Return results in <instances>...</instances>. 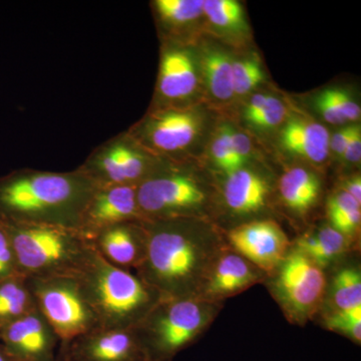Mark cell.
<instances>
[{"instance_id": "cell-1", "label": "cell", "mask_w": 361, "mask_h": 361, "mask_svg": "<svg viewBox=\"0 0 361 361\" xmlns=\"http://www.w3.org/2000/svg\"><path fill=\"white\" fill-rule=\"evenodd\" d=\"M146 253L137 276L161 300L200 296L219 253V245L192 218L142 221Z\"/></svg>"}, {"instance_id": "cell-2", "label": "cell", "mask_w": 361, "mask_h": 361, "mask_svg": "<svg viewBox=\"0 0 361 361\" xmlns=\"http://www.w3.org/2000/svg\"><path fill=\"white\" fill-rule=\"evenodd\" d=\"M97 185L77 168L68 172L20 169L0 177V218L80 230Z\"/></svg>"}, {"instance_id": "cell-3", "label": "cell", "mask_w": 361, "mask_h": 361, "mask_svg": "<svg viewBox=\"0 0 361 361\" xmlns=\"http://www.w3.org/2000/svg\"><path fill=\"white\" fill-rule=\"evenodd\" d=\"M75 275L99 329H135L161 300L158 292L141 278L111 264L92 244Z\"/></svg>"}, {"instance_id": "cell-4", "label": "cell", "mask_w": 361, "mask_h": 361, "mask_svg": "<svg viewBox=\"0 0 361 361\" xmlns=\"http://www.w3.org/2000/svg\"><path fill=\"white\" fill-rule=\"evenodd\" d=\"M1 220L13 245L18 274L25 278L75 274L92 248L78 230Z\"/></svg>"}, {"instance_id": "cell-5", "label": "cell", "mask_w": 361, "mask_h": 361, "mask_svg": "<svg viewBox=\"0 0 361 361\" xmlns=\"http://www.w3.org/2000/svg\"><path fill=\"white\" fill-rule=\"evenodd\" d=\"M215 310L200 296L161 300L135 327L148 360L172 361L203 334Z\"/></svg>"}, {"instance_id": "cell-6", "label": "cell", "mask_w": 361, "mask_h": 361, "mask_svg": "<svg viewBox=\"0 0 361 361\" xmlns=\"http://www.w3.org/2000/svg\"><path fill=\"white\" fill-rule=\"evenodd\" d=\"M25 281L37 310L56 332L59 344L99 329L75 274L25 278Z\"/></svg>"}, {"instance_id": "cell-7", "label": "cell", "mask_w": 361, "mask_h": 361, "mask_svg": "<svg viewBox=\"0 0 361 361\" xmlns=\"http://www.w3.org/2000/svg\"><path fill=\"white\" fill-rule=\"evenodd\" d=\"M199 180L161 161V165L137 187V201L142 221L192 218L206 201Z\"/></svg>"}, {"instance_id": "cell-8", "label": "cell", "mask_w": 361, "mask_h": 361, "mask_svg": "<svg viewBox=\"0 0 361 361\" xmlns=\"http://www.w3.org/2000/svg\"><path fill=\"white\" fill-rule=\"evenodd\" d=\"M163 160L123 132L97 147L78 169L97 187H137Z\"/></svg>"}, {"instance_id": "cell-9", "label": "cell", "mask_w": 361, "mask_h": 361, "mask_svg": "<svg viewBox=\"0 0 361 361\" xmlns=\"http://www.w3.org/2000/svg\"><path fill=\"white\" fill-rule=\"evenodd\" d=\"M274 287L286 314L301 323L319 310L326 289V276L322 267L295 249L278 266Z\"/></svg>"}, {"instance_id": "cell-10", "label": "cell", "mask_w": 361, "mask_h": 361, "mask_svg": "<svg viewBox=\"0 0 361 361\" xmlns=\"http://www.w3.org/2000/svg\"><path fill=\"white\" fill-rule=\"evenodd\" d=\"M201 128V116L188 106L151 110L128 133L149 153L165 160L189 149Z\"/></svg>"}, {"instance_id": "cell-11", "label": "cell", "mask_w": 361, "mask_h": 361, "mask_svg": "<svg viewBox=\"0 0 361 361\" xmlns=\"http://www.w3.org/2000/svg\"><path fill=\"white\" fill-rule=\"evenodd\" d=\"M56 355L68 361H149L135 329H97L59 344Z\"/></svg>"}, {"instance_id": "cell-12", "label": "cell", "mask_w": 361, "mask_h": 361, "mask_svg": "<svg viewBox=\"0 0 361 361\" xmlns=\"http://www.w3.org/2000/svg\"><path fill=\"white\" fill-rule=\"evenodd\" d=\"M198 73L193 54L184 44L164 42L152 110L183 108L198 87Z\"/></svg>"}, {"instance_id": "cell-13", "label": "cell", "mask_w": 361, "mask_h": 361, "mask_svg": "<svg viewBox=\"0 0 361 361\" xmlns=\"http://www.w3.org/2000/svg\"><path fill=\"white\" fill-rule=\"evenodd\" d=\"M235 252L260 271L274 270L287 256L289 242L272 220L253 221L234 228L228 235Z\"/></svg>"}, {"instance_id": "cell-14", "label": "cell", "mask_w": 361, "mask_h": 361, "mask_svg": "<svg viewBox=\"0 0 361 361\" xmlns=\"http://www.w3.org/2000/svg\"><path fill=\"white\" fill-rule=\"evenodd\" d=\"M0 343L14 361H56L59 339L37 308L0 329Z\"/></svg>"}, {"instance_id": "cell-15", "label": "cell", "mask_w": 361, "mask_h": 361, "mask_svg": "<svg viewBox=\"0 0 361 361\" xmlns=\"http://www.w3.org/2000/svg\"><path fill=\"white\" fill-rule=\"evenodd\" d=\"M141 220L137 187H97L85 208L78 231L90 242L106 228Z\"/></svg>"}, {"instance_id": "cell-16", "label": "cell", "mask_w": 361, "mask_h": 361, "mask_svg": "<svg viewBox=\"0 0 361 361\" xmlns=\"http://www.w3.org/2000/svg\"><path fill=\"white\" fill-rule=\"evenodd\" d=\"M92 244L111 264L137 269L146 253V230L142 221H130L97 233Z\"/></svg>"}, {"instance_id": "cell-17", "label": "cell", "mask_w": 361, "mask_h": 361, "mask_svg": "<svg viewBox=\"0 0 361 361\" xmlns=\"http://www.w3.org/2000/svg\"><path fill=\"white\" fill-rule=\"evenodd\" d=\"M260 270L236 252L218 256L200 297L215 301L245 290L258 281Z\"/></svg>"}, {"instance_id": "cell-18", "label": "cell", "mask_w": 361, "mask_h": 361, "mask_svg": "<svg viewBox=\"0 0 361 361\" xmlns=\"http://www.w3.org/2000/svg\"><path fill=\"white\" fill-rule=\"evenodd\" d=\"M329 141V133L324 126L304 118H291L281 133L285 149L312 163L326 160Z\"/></svg>"}, {"instance_id": "cell-19", "label": "cell", "mask_w": 361, "mask_h": 361, "mask_svg": "<svg viewBox=\"0 0 361 361\" xmlns=\"http://www.w3.org/2000/svg\"><path fill=\"white\" fill-rule=\"evenodd\" d=\"M269 186L264 178L248 169L228 175L224 187L226 205L233 212H257L265 206Z\"/></svg>"}, {"instance_id": "cell-20", "label": "cell", "mask_w": 361, "mask_h": 361, "mask_svg": "<svg viewBox=\"0 0 361 361\" xmlns=\"http://www.w3.org/2000/svg\"><path fill=\"white\" fill-rule=\"evenodd\" d=\"M152 6L161 30L168 35L164 42L179 44L185 30L203 16L204 0H155Z\"/></svg>"}, {"instance_id": "cell-21", "label": "cell", "mask_w": 361, "mask_h": 361, "mask_svg": "<svg viewBox=\"0 0 361 361\" xmlns=\"http://www.w3.org/2000/svg\"><path fill=\"white\" fill-rule=\"evenodd\" d=\"M280 195L285 205L294 212H308L319 198L320 180L310 171L293 168L280 179Z\"/></svg>"}, {"instance_id": "cell-22", "label": "cell", "mask_w": 361, "mask_h": 361, "mask_svg": "<svg viewBox=\"0 0 361 361\" xmlns=\"http://www.w3.org/2000/svg\"><path fill=\"white\" fill-rule=\"evenodd\" d=\"M35 310L25 277L16 275L0 281V329Z\"/></svg>"}, {"instance_id": "cell-23", "label": "cell", "mask_w": 361, "mask_h": 361, "mask_svg": "<svg viewBox=\"0 0 361 361\" xmlns=\"http://www.w3.org/2000/svg\"><path fill=\"white\" fill-rule=\"evenodd\" d=\"M346 247V237L329 225L316 233L300 237L297 241L296 250L308 256L316 264L323 268L341 256Z\"/></svg>"}, {"instance_id": "cell-24", "label": "cell", "mask_w": 361, "mask_h": 361, "mask_svg": "<svg viewBox=\"0 0 361 361\" xmlns=\"http://www.w3.org/2000/svg\"><path fill=\"white\" fill-rule=\"evenodd\" d=\"M201 68L211 94L219 101L227 102L234 97L233 61L225 52L209 49L201 59Z\"/></svg>"}, {"instance_id": "cell-25", "label": "cell", "mask_w": 361, "mask_h": 361, "mask_svg": "<svg viewBox=\"0 0 361 361\" xmlns=\"http://www.w3.org/2000/svg\"><path fill=\"white\" fill-rule=\"evenodd\" d=\"M360 207L350 195L344 191L330 197L327 203L330 226L346 238L355 234L361 222Z\"/></svg>"}, {"instance_id": "cell-26", "label": "cell", "mask_w": 361, "mask_h": 361, "mask_svg": "<svg viewBox=\"0 0 361 361\" xmlns=\"http://www.w3.org/2000/svg\"><path fill=\"white\" fill-rule=\"evenodd\" d=\"M334 311L361 310V274L355 267L338 271L334 278L331 288Z\"/></svg>"}, {"instance_id": "cell-27", "label": "cell", "mask_w": 361, "mask_h": 361, "mask_svg": "<svg viewBox=\"0 0 361 361\" xmlns=\"http://www.w3.org/2000/svg\"><path fill=\"white\" fill-rule=\"evenodd\" d=\"M203 14L222 30L239 32L246 28L243 7L236 0H204Z\"/></svg>"}, {"instance_id": "cell-28", "label": "cell", "mask_w": 361, "mask_h": 361, "mask_svg": "<svg viewBox=\"0 0 361 361\" xmlns=\"http://www.w3.org/2000/svg\"><path fill=\"white\" fill-rule=\"evenodd\" d=\"M263 71L255 59L233 61L234 96H245L262 82Z\"/></svg>"}, {"instance_id": "cell-29", "label": "cell", "mask_w": 361, "mask_h": 361, "mask_svg": "<svg viewBox=\"0 0 361 361\" xmlns=\"http://www.w3.org/2000/svg\"><path fill=\"white\" fill-rule=\"evenodd\" d=\"M231 130L232 128L230 126L226 125L220 127L215 135L212 146H211V154H212L214 163L221 170L224 171L227 175L232 174L242 169L235 158L234 152H233Z\"/></svg>"}, {"instance_id": "cell-30", "label": "cell", "mask_w": 361, "mask_h": 361, "mask_svg": "<svg viewBox=\"0 0 361 361\" xmlns=\"http://www.w3.org/2000/svg\"><path fill=\"white\" fill-rule=\"evenodd\" d=\"M327 329L348 337L355 343L361 341V310L334 311L325 319Z\"/></svg>"}, {"instance_id": "cell-31", "label": "cell", "mask_w": 361, "mask_h": 361, "mask_svg": "<svg viewBox=\"0 0 361 361\" xmlns=\"http://www.w3.org/2000/svg\"><path fill=\"white\" fill-rule=\"evenodd\" d=\"M286 113V106L276 97L269 96L264 108L249 123L260 129H272L283 122Z\"/></svg>"}, {"instance_id": "cell-32", "label": "cell", "mask_w": 361, "mask_h": 361, "mask_svg": "<svg viewBox=\"0 0 361 361\" xmlns=\"http://www.w3.org/2000/svg\"><path fill=\"white\" fill-rule=\"evenodd\" d=\"M18 274L16 257L8 233L0 219V281Z\"/></svg>"}, {"instance_id": "cell-33", "label": "cell", "mask_w": 361, "mask_h": 361, "mask_svg": "<svg viewBox=\"0 0 361 361\" xmlns=\"http://www.w3.org/2000/svg\"><path fill=\"white\" fill-rule=\"evenodd\" d=\"M324 92L346 122H355L360 118V106L349 97L348 92L339 89L325 90Z\"/></svg>"}, {"instance_id": "cell-34", "label": "cell", "mask_w": 361, "mask_h": 361, "mask_svg": "<svg viewBox=\"0 0 361 361\" xmlns=\"http://www.w3.org/2000/svg\"><path fill=\"white\" fill-rule=\"evenodd\" d=\"M231 142L235 158H236L241 168H243V166L248 161L251 156L252 147L250 140H249L246 135L232 129Z\"/></svg>"}, {"instance_id": "cell-35", "label": "cell", "mask_w": 361, "mask_h": 361, "mask_svg": "<svg viewBox=\"0 0 361 361\" xmlns=\"http://www.w3.org/2000/svg\"><path fill=\"white\" fill-rule=\"evenodd\" d=\"M316 104L327 123H332V125H343L346 123L345 118L339 113L336 106L330 101L329 97L324 92L316 99Z\"/></svg>"}, {"instance_id": "cell-36", "label": "cell", "mask_w": 361, "mask_h": 361, "mask_svg": "<svg viewBox=\"0 0 361 361\" xmlns=\"http://www.w3.org/2000/svg\"><path fill=\"white\" fill-rule=\"evenodd\" d=\"M356 127H357V125L348 126V127L338 130L329 141V149H331L336 155L342 156L344 149L348 146L349 140L351 139L353 133H355Z\"/></svg>"}, {"instance_id": "cell-37", "label": "cell", "mask_w": 361, "mask_h": 361, "mask_svg": "<svg viewBox=\"0 0 361 361\" xmlns=\"http://www.w3.org/2000/svg\"><path fill=\"white\" fill-rule=\"evenodd\" d=\"M342 158L349 163H358L361 159V130L357 125L353 137L349 140L348 146L342 154Z\"/></svg>"}, {"instance_id": "cell-38", "label": "cell", "mask_w": 361, "mask_h": 361, "mask_svg": "<svg viewBox=\"0 0 361 361\" xmlns=\"http://www.w3.org/2000/svg\"><path fill=\"white\" fill-rule=\"evenodd\" d=\"M268 97H269L268 94H256V96L252 97L248 104H247L245 111V118L248 122H250L252 118L258 115L260 111L264 108L266 103H267Z\"/></svg>"}, {"instance_id": "cell-39", "label": "cell", "mask_w": 361, "mask_h": 361, "mask_svg": "<svg viewBox=\"0 0 361 361\" xmlns=\"http://www.w3.org/2000/svg\"><path fill=\"white\" fill-rule=\"evenodd\" d=\"M350 195L360 205H361V179L360 176H353V177L348 178L344 180L343 190Z\"/></svg>"}, {"instance_id": "cell-40", "label": "cell", "mask_w": 361, "mask_h": 361, "mask_svg": "<svg viewBox=\"0 0 361 361\" xmlns=\"http://www.w3.org/2000/svg\"><path fill=\"white\" fill-rule=\"evenodd\" d=\"M0 361H14L13 358L9 355V353H7L1 343H0Z\"/></svg>"}, {"instance_id": "cell-41", "label": "cell", "mask_w": 361, "mask_h": 361, "mask_svg": "<svg viewBox=\"0 0 361 361\" xmlns=\"http://www.w3.org/2000/svg\"><path fill=\"white\" fill-rule=\"evenodd\" d=\"M56 361H68V360H65V358L61 357V356L56 355Z\"/></svg>"}]
</instances>
